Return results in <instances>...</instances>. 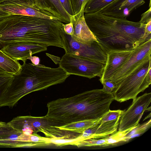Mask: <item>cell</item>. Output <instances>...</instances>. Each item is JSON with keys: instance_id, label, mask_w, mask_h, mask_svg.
<instances>
[{"instance_id": "d6a6232c", "label": "cell", "mask_w": 151, "mask_h": 151, "mask_svg": "<svg viewBox=\"0 0 151 151\" xmlns=\"http://www.w3.org/2000/svg\"><path fill=\"white\" fill-rule=\"evenodd\" d=\"M31 6L35 5V0H22Z\"/></svg>"}, {"instance_id": "ac0fdd59", "label": "cell", "mask_w": 151, "mask_h": 151, "mask_svg": "<svg viewBox=\"0 0 151 151\" xmlns=\"http://www.w3.org/2000/svg\"><path fill=\"white\" fill-rule=\"evenodd\" d=\"M100 119L89 128L91 139L102 138L117 132L119 119L104 122H101Z\"/></svg>"}, {"instance_id": "2e32d148", "label": "cell", "mask_w": 151, "mask_h": 151, "mask_svg": "<svg viewBox=\"0 0 151 151\" xmlns=\"http://www.w3.org/2000/svg\"><path fill=\"white\" fill-rule=\"evenodd\" d=\"M35 5L41 11L58 18L63 23L67 24L70 22L71 16L59 0H35Z\"/></svg>"}, {"instance_id": "277c9868", "label": "cell", "mask_w": 151, "mask_h": 151, "mask_svg": "<svg viewBox=\"0 0 151 151\" xmlns=\"http://www.w3.org/2000/svg\"><path fill=\"white\" fill-rule=\"evenodd\" d=\"M8 123L15 129L28 136L40 132L50 138L73 139L79 135L78 133L60 129L45 116H19Z\"/></svg>"}, {"instance_id": "d4e9b609", "label": "cell", "mask_w": 151, "mask_h": 151, "mask_svg": "<svg viewBox=\"0 0 151 151\" xmlns=\"http://www.w3.org/2000/svg\"><path fill=\"white\" fill-rule=\"evenodd\" d=\"M89 0H70L74 15L84 10L85 6Z\"/></svg>"}, {"instance_id": "f546056e", "label": "cell", "mask_w": 151, "mask_h": 151, "mask_svg": "<svg viewBox=\"0 0 151 151\" xmlns=\"http://www.w3.org/2000/svg\"><path fill=\"white\" fill-rule=\"evenodd\" d=\"M144 37L146 39L151 38V20L146 24Z\"/></svg>"}, {"instance_id": "484cf974", "label": "cell", "mask_w": 151, "mask_h": 151, "mask_svg": "<svg viewBox=\"0 0 151 151\" xmlns=\"http://www.w3.org/2000/svg\"><path fill=\"white\" fill-rule=\"evenodd\" d=\"M101 82L103 86L102 89L109 93H112L116 87L115 83L111 79L104 80Z\"/></svg>"}, {"instance_id": "9a60e30c", "label": "cell", "mask_w": 151, "mask_h": 151, "mask_svg": "<svg viewBox=\"0 0 151 151\" xmlns=\"http://www.w3.org/2000/svg\"><path fill=\"white\" fill-rule=\"evenodd\" d=\"M74 33L71 37L75 41L83 43L98 42L96 38L87 26L84 17V10L70 17Z\"/></svg>"}, {"instance_id": "836d02e7", "label": "cell", "mask_w": 151, "mask_h": 151, "mask_svg": "<svg viewBox=\"0 0 151 151\" xmlns=\"http://www.w3.org/2000/svg\"><path fill=\"white\" fill-rule=\"evenodd\" d=\"M8 74L9 73H7L2 69L0 68V75L7 74Z\"/></svg>"}, {"instance_id": "7a4b0ae2", "label": "cell", "mask_w": 151, "mask_h": 151, "mask_svg": "<svg viewBox=\"0 0 151 151\" xmlns=\"http://www.w3.org/2000/svg\"><path fill=\"white\" fill-rule=\"evenodd\" d=\"M86 22L107 52L134 50L150 39L144 37L146 24L98 12L85 13Z\"/></svg>"}, {"instance_id": "5bb4252c", "label": "cell", "mask_w": 151, "mask_h": 151, "mask_svg": "<svg viewBox=\"0 0 151 151\" xmlns=\"http://www.w3.org/2000/svg\"><path fill=\"white\" fill-rule=\"evenodd\" d=\"M134 50L110 51L107 52L106 61L100 82L110 79L113 74L128 60Z\"/></svg>"}, {"instance_id": "3957f363", "label": "cell", "mask_w": 151, "mask_h": 151, "mask_svg": "<svg viewBox=\"0 0 151 151\" xmlns=\"http://www.w3.org/2000/svg\"><path fill=\"white\" fill-rule=\"evenodd\" d=\"M60 31L57 20L11 14L0 22V48L8 43L22 41L55 46Z\"/></svg>"}, {"instance_id": "6da1fadb", "label": "cell", "mask_w": 151, "mask_h": 151, "mask_svg": "<svg viewBox=\"0 0 151 151\" xmlns=\"http://www.w3.org/2000/svg\"><path fill=\"white\" fill-rule=\"evenodd\" d=\"M114 100L112 93L103 89L86 91L48 103L45 116L59 127L73 122L100 120Z\"/></svg>"}, {"instance_id": "cb8c5ba5", "label": "cell", "mask_w": 151, "mask_h": 151, "mask_svg": "<svg viewBox=\"0 0 151 151\" xmlns=\"http://www.w3.org/2000/svg\"><path fill=\"white\" fill-rule=\"evenodd\" d=\"M124 111V110L120 109L116 110H109L100 119L101 122L120 119Z\"/></svg>"}, {"instance_id": "44dd1931", "label": "cell", "mask_w": 151, "mask_h": 151, "mask_svg": "<svg viewBox=\"0 0 151 151\" xmlns=\"http://www.w3.org/2000/svg\"><path fill=\"white\" fill-rule=\"evenodd\" d=\"M114 0H89L85 6L84 13H92L97 12Z\"/></svg>"}, {"instance_id": "5b68a950", "label": "cell", "mask_w": 151, "mask_h": 151, "mask_svg": "<svg viewBox=\"0 0 151 151\" xmlns=\"http://www.w3.org/2000/svg\"><path fill=\"white\" fill-rule=\"evenodd\" d=\"M151 59L117 85L112 93L115 100L119 102L134 100L139 93L149 87L151 83Z\"/></svg>"}, {"instance_id": "52a82bcc", "label": "cell", "mask_w": 151, "mask_h": 151, "mask_svg": "<svg viewBox=\"0 0 151 151\" xmlns=\"http://www.w3.org/2000/svg\"><path fill=\"white\" fill-rule=\"evenodd\" d=\"M151 39L134 49L128 60L115 72L110 79L117 85L135 72L151 59Z\"/></svg>"}, {"instance_id": "f1b7e54d", "label": "cell", "mask_w": 151, "mask_h": 151, "mask_svg": "<svg viewBox=\"0 0 151 151\" xmlns=\"http://www.w3.org/2000/svg\"><path fill=\"white\" fill-rule=\"evenodd\" d=\"M63 29L65 33L71 36L73 35L74 29L72 23L70 22L69 23L64 24Z\"/></svg>"}, {"instance_id": "ba28073f", "label": "cell", "mask_w": 151, "mask_h": 151, "mask_svg": "<svg viewBox=\"0 0 151 151\" xmlns=\"http://www.w3.org/2000/svg\"><path fill=\"white\" fill-rule=\"evenodd\" d=\"M151 101V93H145L137 97L120 118L118 131H123L136 127Z\"/></svg>"}, {"instance_id": "8fae6325", "label": "cell", "mask_w": 151, "mask_h": 151, "mask_svg": "<svg viewBox=\"0 0 151 151\" xmlns=\"http://www.w3.org/2000/svg\"><path fill=\"white\" fill-rule=\"evenodd\" d=\"M47 47L33 42L22 41L6 44L1 49L13 59L23 62L33 55L46 50Z\"/></svg>"}, {"instance_id": "e0dca14e", "label": "cell", "mask_w": 151, "mask_h": 151, "mask_svg": "<svg viewBox=\"0 0 151 151\" xmlns=\"http://www.w3.org/2000/svg\"><path fill=\"white\" fill-rule=\"evenodd\" d=\"M136 127L123 131H117L113 134L102 138L91 139L78 142L74 143L73 145L77 146L78 147L95 146L104 147L116 145V143L119 142H124V137Z\"/></svg>"}, {"instance_id": "603a6c76", "label": "cell", "mask_w": 151, "mask_h": 151, "mask_svg": "<svg viewBox=\"0 0 151 151\" xmlns=\"http://www.w3.org/2000/svg\"><path fill=\"white\" fill-rule=\"evenodd\" d=\"M13 75L10 74L0 75V98L10 85Z\"/></svg>"}, {"instance_id": "8992f818", "label": "cell", "mask_w": 151, "mask_h": 151, "mask_svg": "<svg viewBox=\"0 0 151 151\" xmlns=\"http://www.w3.org/2000/svg\"><path fill=\"white\" fill-rule=\"evenodd\" d=\"M59 66L69 75H74L91 79L102 76L105 64L87 59L69 52L62 57Z\"/></svg>"}, {"instance_id": "ffe728a7", "label": "cell", "mask_w": 151, "mask_h": 151, "mask_svg": "<svg viewBox=\"0 0 151 151\" xmlns=\"http://www.w3.org/2000/svg\"><path fill=\"white\" fill-rule=\"evenodd\" d=\"M99 120L81 121L73 122L58 127L63 130L82 134L85 130L98 123Z\"/></svg>"}, {"instance_id": "7c38bea8", "label": "cell", "mask_w": 151, "mask_h": 151, "mask_svg": "<svg viewBox=\"0 0 151 151\" xmlns=\"http://www.w3.org/2000/svg\"><path fill=\"white\" fill-rule=\"evenodd\" d=\"M0 9L11 14L59 20L41 11L35 5L31 6L22 0H6L0 4Z\"/></svg>"}, {"instance_id": "30bf717a", "label": "cell", "mask_w": 151, "mask_h": 151, "mask_svg": "<svg viewBox=\"0 0 151 151\" xmlns=\"http://www.w3.org/2000/svg\"><path fill=\"white\" fill-rule=\"evenodd\" d=\"M30 135L24 134L8 122H0V147H21L38 146L31 141Z\"/></svg>"}, {"instance_id": "4316f807", "label": "cell", "mask_w": 151, "mask_h": 151, "mask_svg": "<svg viewBox=\"0 0 151 151\" xmlns=\"http://www.w3.org/2000/svg\"><path fill=\"white\" fill-rule=\"evenodd\" d=\"M150 1L149 8L141 15V19L139 22L142 24H146L151 20V0Z\"/></svg>"}, {"instance_id": "83f0119b", "label": "cell", "mask_w": 151, "mask_h": 151, "mask_svg": "<svg viewBox=\"0 0 151 151\" xmlns=\"http://www.w3.org/2000/svg\"><path fill=\"white\" fill-rule=\"evenodd\" d=\"M67 12L70 16L74 15L70 0H59Z\"/></svg>"}, {"instance_id": "4fadbf2b", "label": "cell", "mask_w": 151, "mask_h": 151, "mask_svg": "<svg viewBox=\"0 0 151 151\" xmlns=\"http://www.w3.org/2000/svg\"><path fill=\"white\" fill-rule=\"evenodd\" d=\"M145 3V0H115L96 12L110 17L126 19L132 12Z\"/></svg>"}, {"instance_id": "7402d4cb", "label": "cell", "mask_w": 151, "mask_h": 151, "mask_svg": "<svg viewBox=\"0 0 151 151\" xmlns=\"http://www.w3.org/2000/svg\"><path fill=\"white\" fill-rule=\"evenodd\" d=\"M151 125V120H150L141 125L139 124L131 130L124 137V142H127L130 139L138 137L145 132Z\"/></svg>"}, {"instance_id": "1f68e13d", "label": "cell", "mask_w": 151, "mask_h": 151, "mask_svg": "<svg viewBox=\"0 0 151 151\" xmlns=\"http://www.w3.org/2000/svg\"><path fill=\"white\" fill-rule=\"evenodd\" d=\"M11 14L0 9V22Z\"/></svg>"}, {"instance_id": "9c48e42d", "label": "cell", "mask_w": 151, "mask_h": 151, "mask_svg": "<svg viewBox=\"0 0 151 151\" xmlns=\"http://www.w3.org/2000/svg\"><path fill=\"white\" fill-rule=\"evenodd\" d=\"M66 35L69 46L68 52L87 59L106 64L108 52L99 42L81 43L74 40L70 35L66 34Z\"/></svg>"}, {"instance_id": "e575fe53", "label": "cell", "mask_w": 151, "mask_h": 151, "mask_svg": "<svg viewBox=\"0 0 151 151\" xmlns=\"http://www.w3.org/2000/svg\"><path fill=\"white\" fill-rule=\"evenodd\" d=\"M6 0H0V4Z\"/></svg>"}, {"instance_id": "4dcf8cb0", "label": "cell", "mask_w": 151, "mask_h": 151, "mask_svg": "<svg viewBox=\"0 0 151 151\" xmlns=\"http://www.w3.org/2000/svg\"><path fill=\"white\" fill-rule=\"evenodd\" d=\"M27 59L29 60L32 64L35 65L39 64L40 62L39 58L36 56H30Z\"/></svg>"}, {"instance_id": "d6986e66", "label": "cell", "mask_w": 151, "mask_h": 151, "mask_svg": "<svg viewBox=\"0 0 151 151\" xmlns=\"http://www.w3.org/2000/svg\"><path fill=\"white\" fill-rule=\"evenodd\" d=\"M21 65L18 60L10 57L0 48V68L7 73L14 75L19 71Z\"/></svg>"}]
</instances>
